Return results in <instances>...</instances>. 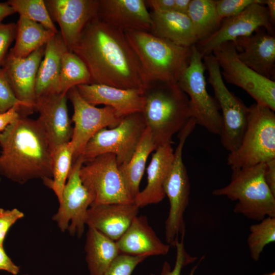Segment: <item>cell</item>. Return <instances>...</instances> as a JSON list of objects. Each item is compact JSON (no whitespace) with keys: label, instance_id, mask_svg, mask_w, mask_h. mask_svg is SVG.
<instances>
[{"label":"cell","instance_id":"6da1fadb","mask_svg":"<svg viewBox=\"0 0 275 275\" xmlns=\"http://www.w3.org/2000/svg\"><path fill=\"white\" fill-rule=\"evenodd\" d=\"M71 51L86 65L91 84L143 91L148 86L124 32L97 16L85 25Z\"/></svg>","mask_w":275,"mask_h":275},{"label":"cell","instance_id":"7a4b0ae2","mask_svg":"<svg viewBox=\"0 0 275 275\" xmlns=\"http://www.w3.org/2000/svg\"><path fill=\"white\" fill-rule=\"evenodd\" d=\"M0 174L23 184L52 179V151L37 121L20 117L0 132Z\"/></svg>","mask_w":275,"mask_h":275},{"label":"cell","instance_id":"3957f363","mask_svg":"<svg viewBox=\"0 0 275 275\" xmlns=\"http://www.w3.org/2000/svg\"><path fill=\"white\" fill-rule=\"evenodd\" d=\"M143 97L142 113L157 147L171 144L191 118L188 96L177 84L158 82L150 85Z\"/></svg>","mask_w":275,"mask_h":275},{"label":"cell","instance_id":"277c9868","mask_svg":"<svg viewBox=\"0 0 275 275\" xmlns=\"http://www.w3.org/2000/svg\"><path fill=\"white\" fill-rule=\"evenodd\" d=\"M124 33L138 59L148 86L158 82L177 84L188 64L191 47L176 45L148 32L132 31Z\"/></svg>","mask_w":275,"mask_h":275},{"label":"cell","instance_id":"5b68a950","mask_svg":"<svg viewBox=\"0 0 275 275\" xmlns=\"http://www.w3.org/2000/svg\"><path fill=\"white\" fill-rule=\"evenodd\" d=\"M264 167L263 163L232 170L230 183L213 190L212 195L237 201L234 212L251 219L275 217V195L265 181Z\"/></svg>","mask_w":275,"mask_h":275},{"label":"cell","instance_id":"8992f818","mask_svg":"<svg viewBox=\"0 0 275 275\" xmlns=\"http://www.w3.org/2000/svg\"><path fill=\"white\" fill-rule=\"evenodd\" d=\"M274 112L257 103L249 107L247 126L241 143L227 157V164L232 170L275 159Z\"/></svg>","mask_w":275,"mask_h":275},{"label":"cell","instance_id":"52a82bcc","mask_svg":"<svg viewBox=\"0 0 275 275\" xmlns=\"http://www.w3.org/2000/svg\"><path fill=\"white\" fill-rule=\"evenodd\" d=\"M196 125L195 120L190 118L179 131V143L164 184V193L170 203L169 212L165 223V237L167 243L170 246H175L179 241V236L185 234L184 213L188 204L190 183L182 153L185 141Z\"/></svg>","mask_w":275,"mask_h":275},{"label":"cell","instance_id":"ba28073f","mask_svg":"<svg viewBox=\"0 0 275 275\" xmlns=\"http://www.w3.org/2000/svg\"><path fill=\"white\" fill-rule=\"evenodd\" d=\"M205 69L202 57L195 45L192 46L188 64L177 84L188 97L190 117L197 125L211 133L219 135L222 118L217 102L207 90Z\"/></svg>","mask_w":275,"mask_h":275},{"label":"cell","instance_id":"9c48e42d","mask_svg":"<svg viewBox=\"0 0 275 275\" xmlns=\"http://www.w3.org/2000/svg\"><path fill=\"white\" fill-rule=\"evenodd\" d=\"M208 73V82L222 111V128L219 134L223 147L229 153L239 147L246 128L249 107L231 92L224 83L220 67L212 54L203 58Z\"/></svg>","mask_w":275,"mask_h":275},{"label":"cell","instance_id":"30bf717a","mask_svg":"<svg viewBox=\"0 0 275 275\" xmlns=\"http://www.w3.org/2000/svg\"><path fill=\"white\" fill-rule=\"evenodd\" d=\"M146 128L142 112L123 117L116 126L103 128L86 145L81 156L84 163L97 156L112 153L119 166L127 163L138 147Z\"/></svg>","mask_w":275,"mask_h":275},{"label":"cell","instance_id":"8fae6325","mask_svg":"<svg viewBox=\"0 0 275 275\" xmlns=\"http://www.w3.org/2000/svg\"><path fill=\"white\" fill-rule=\"evenodd\" d=\"M212 54L222 69V77L231 84L244 90L256 103L275 110V82L258 74L238 58L233 42L216 47Z\"/></svg>","mask_w":275,"mask_h":275},{"label":"cell","instance_id":"7c38bea8","mask_svg":"<svg viewBox=\"0 0 275 275\" xmlns=\"http://www.w3.org/2000/svg\"><path fill=\"white\" fill-rule=\"evenodd\" d=\"M86 162L80 168L79 176L93 199L91 205L134 202L126 189L114 154H101Z\"/></svg>","mask_w":275,"mask_h":275},{"label":"cell","instance_id":"4fadbf2b","mask_svg":"<svg viewBox=\"0 0 275 275\" xmlns=\"http://www.w3.org/2000/svg\"><path fill=\"white\" fill-rule=\"evenodd\" d=\"M84 163L80 155L73 162L64 187L59 207L52 219L62 232L80 238L86 225V217L93 199L80 179L79 171Z\"/></svg>","mask_w":275,"mask_h":275},{"label":"cell","instance_id":"5bb4252c","mask_svg":"<svg viewBox=\"0 0 275 275\" xmlns=\"http://www.w3.org/2000/svg\"><path fill=\"white\" fill-rule=\"evenodd\" d=\"M67 98L73 107L72 121L74 123L70 142L73 149V162L81 154L90 139L100 130L113 128L122 118L119 117L111 107L98 108L85 101L76 87L67 93Z\"/></svg>","mask_w":275,"mask_h":275},{"label":"cell","instance_id":"9a60e30c","mask_svg":"<svg viewBox=\"0 0 275 275\" xmlns=\"http://www.w3.org/2000/svg\"><path fill=\"white\" fill-rule=\"evenodd\" d=\"M260 28L273 34L264 0L254 3L238 14L223 20L218 29L195 45L202 58L212 54L213 49L227 42H234L240 37L249 36Z\"/></svg>","mask_w":275,"mask_h":275},{"label":"cell","instance_id":"2e32d148","mask_svg":"<svg viewBox=\"0 0 275 275\" xmlns=\"http://www.w3.org/2000/svg\"><path fill=\"white\" fill-rule=\"evenodd\" d=\"M44 1L52 20L60 26L67 49L71 51L85 25L97 16L98 0Z\"/></svg>","mask_w":275,"mask_h":275},{"label":"cell","instance_id":"e0dca14e","mask_svg":"<svg viewBox=\"0 0 275 275\" xmlns=\"http://www.w3.org/2000/svg\"><path fill=\"white\" fill-rule=\"evenodd\" d=\"M67 94L49 93L36 99V120L44 132L52 152L71 141L73 127L68 115Z\"/></svg>","mask_w":275,"mask_h":275},{"label":"cell","instance_id":"ac0fdd59","mask_svg":"<svg viewBox=\"0 0 275 275\" xmlns=\"http://www.w3.org/2000/svg\"><path fill=\"white\" fill-rule=\"evenodd\" d=\"M45 45L24 58L7 56L2 66L16 97L26 105L30 115L35 111L36 78Z\"/></svg>","mask_w":275,"mask_h":275},{"label":"cell","instance_id":"d6986e66","mask_svg":"<svg viewBox=\"0 0 275 275\" xmlns=\"http://www.w3.org/2000/svg\"><path fill=\"white\" fill-rule=\"evenodd\" d=\"M97 16L123 32H150L152 21L144 0H98Z\"/></svg>","mask_w":275,"mask_h":275},{"label":"cell","instance_id":"ffe728a7","mask_svg":"<svg viewBox=\"0 0 275 275\" xmlns=\"http://www.w3.org/2000/svg\"><path fill=\"white\" fill-rule=\"evenodd\" d=\"M239 59L248 67L267 78L274 74L275 37L264 28L233 42Z\"/></svg>","mask_w":275,"mask_h":275},{"label":"cell","instance_id":"44dd1931","mask_svg":"<svg viewBox=\"0 0 275 275\" xmlns=\"http://www.w3.org/2000/svg\"><path fill=\"white\" fill-rule=\"evenodd\" d=\"M81 97L89 104H104L113 108L117 116L123 118L128 115L142 112L144 91L124 89L97 84L76 86Z\"/></svg>","mask_w":275,"mask_h":275},{"label":"cell","instance_id":"7402d4cb","mask_svg":"<svg viewBox=\"0 0 275 275\" xmlns=\"http://www.w3.org/2000/svg\"><path fill=\"white\" fill-rule=\"evenodd\" d=\"M139 208L134 202L91 205L87 212L86 225L117 241L138 215Z\"/></svg>","mask_w":275,"mask_h":275},{"label":"cell","instance_id":"603a6c76","mask_svg":"<svg viewBox=\"0 0 275 275\" xmlns=\"http://www.w3.org/2000/svg\"><path fill=\"white\" fill-rule=\"evenodd\" d=\"M116 243L120 253L133 256L164 255L170 248L157 237L145 215L136 216Z\"/></svg>","mask_w":275,"mask_h":275},{"label":"cell","instance_id":"cb8c5ba5","mask_svg":"<svg viewBox=\"0 0 275 275\" xmlns=\"http://www.w3.org/2000/svg\"><path fill=\"white\" fill-rule=\"evenodd\" d=\"M174 152L171 144H166L158 147L152 154L147 169V185L134 200L139 208L158 203L165 198L164 184L172 166Z\"/></svg>","mask_w":275,"mask_h":275},{"label":"cell","instance_id":"d4e9b609","mask_svg":"<svg viewBox=\"0 0 275 275\" xmlns=\"http://www.w3.org/2000/svg\"><path fill=\"white\" fill-rule=\"evenodd\" d=\"M150 14L153 35L185 47L198 42L187 14L174 11H152Z\"/></svg>","mask_w":275,"mask_h":275},{"label":"cell","instance_id":"484cf974","mask_svg":"<svg viewBox=\"0 0 275 275\" xmlns=\"http://www.w3.org/2000/svg\"><path fill=\"white\" fill-rule=\"evenodd\" d=\"M67 50L59 31L46 43L36 78V98L49 93H57L62 57Z\"/></svg>","mask_w":275,"mask_h":275},{"label":"cell","instance_id":"4316f807","mask_svg":"<svg viewBox=\"0 0 275 275\" xmlns=\"http://www.w3.org/2000/svg\"><path fill=\"white\" fill-rule=\"evenodd\" d=\"M85 250L90 275H103L120 254L116 241L90 227H88L86 234Z\"/></svg>","mask_w":275,"mask_h":275},{"label":"cell","instance_id":"83f0119b","mask_svg":"<svg viewBox=\"0 0 275 275\" xmlns=\"http://www.w3.org/2000/svg\"><path fill=\"white\" fill-rule=\"evenodd\" d=\"M157 148L150 130L146 127L129 161L118 167L126 189L133 201L140 191V184L148 156Z\"/></svg>","mask_w":275,"mask_h":275},{"label":"cell","instance_id":"f1b7e54d","mask_svg":"<svg viewBox=\"0 0 275 275\" xmlns=\"http://www.w3.org/2000/svg\"><path fill=\"white\" fill-rule=\"evenodd\" d=\"M15 43L8 56L24 58L45 45L56 33L41 24L20 16L16 23Z\"/></svg>","mask_w":275,"mask_h":275},{"label":"cell","instance_id":"f546056e","mask_svg":"<svg viewBox=\"0 0 275 275\" xmlns=\"http://www.w3.org/2000/svg\"><path fill=\"white\" fill-rule=\"evenodd\" d=\"M187 15L198 42L216 31L223 21L213 0H191Z\"/></svg>","mask_w":275,"mask_h":275},{"label":"cell","instance_id":"4dcf8cb0","mask_svg":"<svg viewBox=\"0 0 275 275\" xmlns=\"http://www.w3.org/2000/svg\"><path fill=\"white\" fill-rule=\"evenodd\" d=\"M90 84L91 75L86 65L74 52L66 51L62 57L57 93L67 94L73 87Z\"/></svg>","mask_w":275,"mask_h":275},{"label":"cell","instance_id":"1f68e13d","mask_svg":"<svg viewBox=\"0 0 275 275\" xmlns=\"http://www.w3.org/2000/svg\"><path fill=\"white\" fill-rule=\"evenodd\" d=\"M73 157L70 141L58 146L52 153V179L46 186L53 190L59 202L73 164Z\"/></svg>","mask_w":275,"mask_h":275},{"label":"cell","instance_id":"d6a6232c","mask_svg":"<svg viewBox=\"0 0 275 275\" xmlns=\"http://www.w3.org/2000/svg\"><path fill=\"white\" fill-rule=\"evenodd\" d=\"M250 227L247 244L251 258L259 260L265 246L275 241V217L267 216Z\"/></svg>","mask_w":275,"mask_h":275},{"label":"cell","instance_id":"836d02e7","mask_svg":"<svg viewBox=\"0 0 275 275\" xmlns=\"http://www.w3.org/2000/svg\"><path fill=\"white\" fill-rule=\"evenodd\" d=\"M7 3L20 16L38 22L55 33L59 32L44 0H9Z\"/></svg>","mask_w":275,"mask_h":275},{"label":"cell","instance_id":"e575fe53","mask_svg":"<svg viewBox=\"0 0 275 275\" xmlns=\"http://www.w3.org/2000/svg\"><path fill=\"white\" fill-rule=\"evenodd\" d=\"M15 105H19L20 117L30 115L26 105L16 97L2 68H0V114L4 113Z\"/></svg>","mask_w":275,"mask_h":275},{"label":"cell","instance_id":"d590c367","mask_svg":"<svg viewBox=\"0 0 275 275\" xmlns=\"http://www.w3.org/2000/svg\"><path fill=\"white\" fill-rule=\"evenodd\" d=\"M147 256H133L120 253L112 262L103 275H131L136 266Z\"/></svg>","mask_w":275,"mask_h":275},{"label":"cell","instance_id":"8d00e7d4","mask_svg":"<svg viewBox=\"0 0 275 275\" xmlns=\"http://www.w3.org/2000/svg\"><path fill=\"white\" fill-rule=\"evenodd\" d=\"M185 235L180 237L175 247L176 249V260L173 269L167 261L163 264L160 275H181L182 269L186 265L193 263L197 259V257L190 256L186 251L184 245ZM151 275H155L151 274Z\"/></svg>","mask_w":275,"mask_h":275},{"label":"cell","instance_id":"74e56055","mask_svg":"<svg viewBox=\"0 0 275 275\" xmlns=\"http://www.w3.org/2000/svg\"><path fill=\"white\" fill-rule=\"evenodd\" d=\"M261 0H216L215 4L218 15L222 19L233 17Z\"/></svg>","mask_w":275,"mask_h":275},{"label":"cell","instance_id":"f35d334b","mask_svg":"<svg viewBox=\"0 0 275 275\" xmlns=\"http://www.w3.org/2000/svg\"><path fill=\"white\" fill-rule=\"evenodd\" d=\"M16 29V23L0 22V68L7 58L10 46L15 39Z\"/></svg>","mask_w":275,"mask_h":275},{"label":"cell","instance_id":"ab89813d","mask_svg":"<svg viewBox=\"0 0 275 275\" xmlns=\"http://www.w3.org/2000/svg\"><path fill=\"white\" fill-rule=\"evenodd\" d=\"M24 213L17 208L5 210L0 208V245H3L6 235L11 227L19 219L23 218Z\"/></svg>","mask_w":275,"mask_h":275},{"label":"cell","instance_id":"60d3db41","mask_svg":"<svg viewBox=\"0 0 275 275\" xmlns=\"http://www.w3.org/2000/svg\"><path fill=\"white\" fill-rule=\"evenodd\" d=\"M6 271L13 275L20 272V267L16 265L6 253L3 245H0V270Z\"/></svg>","mask_w":275,"mask_h":275},{"label":"cell","instance_id":"b9f144b4","mask_svg":"<svg viewBox=\"0 0 275 275\" xmlns=\"http://www.w3.org/2000/svg\"><path fill=\"white\" fill-rule=\"evenodd\" d=\"M264 178L267 186L275 195V159L265 163Z\"/></svg>","mask_w":275,"mask_h":275},{"label":"cell","instance_id":"7bdbcfd3","mask_svg":"<svg viewBox=\"0 0 275 275\" xmlns=\"http://www.w3.org/2000/svg\"><path fill=\"white\" fill-rule=\"evenodd\" d=\"M19 109V105H15L7 112L0 114V132L20 117L18 113Z\"/></svg>","mask_w":275,"mask_h":275},{"label":"cell","instance_id":"ee69618b","mask_svg":"<svg viewBox=\"0 0 275 275\" xmlns=\"http://www.w3.org/2000/svg\"><path fill=\"white\" fill-rule=\"evenodd\" d=\"M146 4L150 6L152 11H173L174 0H147Z\"/></svg>","mask_w":275,"mask_h":275},{"label":"cell","instance_id":"f6af8a7d","mask_svg":"<svg viewBox=\"0 0 275 275\" xmlns=\"http://www.w3.org/2000/svg\"><path fill=\"white\" fill-rule=\"evenodd\" d=\"M191 0H174V11L187 14Z\"/></svg>","mask_w":275,"mask_h":275},{"label":"cell","instance_id":"bcb514c9","mask_svg":"<svg viewBox=\"0 0 275 275\" xmlns=\"http://www.w3.org/2000/svg\"><path fill=\"white\" fill-rule=\"evenodd\" d=\"M264 5L266 6L269 20L273 26L275 23V1L264 0Z\"/></svg>","mask_w":275,"mask_h":275},{"label":"cell","instance_id":"7dc6e473","mask_svg":"<svg viewBox=\"0 0 275 275\" xmlns=\"http://www.w3.org/2000/svg\"><path fill=\"white\" fill-rule=\"evenodd\" d=\"M12 7L7 2L0 3V22L7 16L15 13Z\"/></svg>","mask_w":275,"mask_h":275},{"label":"cell","instance_id":"c3c4849f","mask_svg":"<svg viewBox=\"0 0 275 275\" xmlns=\"http://www.w3.org/2000/svg\"><path fill=\"white\" fill-rule=\"evenodd\" d=\"M200 261H199L196 265H195L191 269L189 275H194L195 272L196 271Z\"/></svg>","mask_w":275,"mask_h":275},{"label":"cell","instance_id":"681fc988","mask_svg":"<svg viewBox=\"0 0 275 275\" xmlns=\"http://www.w3.org/2000/svg\"><path fill=\"white\" fill-rule=\"evenodd\" d=\"M263 275H275V272L273 271V272L264 273Z\"/></svg>","mask_w":275,"mask_h":275},{"label":"cell","instance_id":"f907efd6","mask_svg":"<svg viewBox=\"0 0 275 275\" xmlns=\"http://www.w3.org/2000/svg\"><path fill=\"white\" fill-rule=\"evenodd\" d=\"M23 275H29V274H23Z\"/></svg>","mask_w":275,"mask_h":275}]
</instances>
